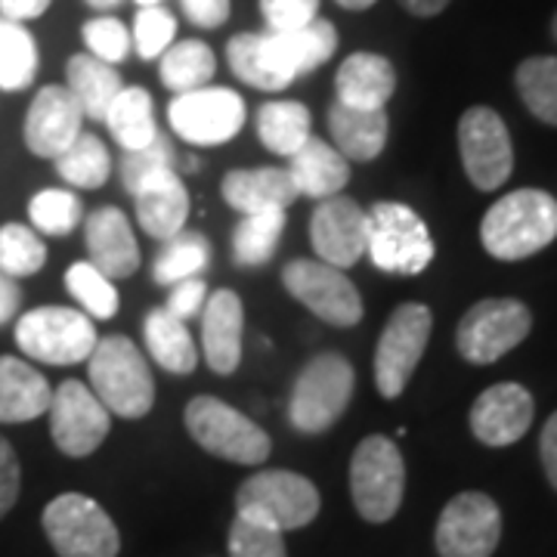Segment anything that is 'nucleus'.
<instances>
[{"mask_svg":"<svg viewBox=\"0 0 557 557\" xmlns=\"http://www.w3.org/2000/svg\"><path fill=\"white\" fill-rule=\"evenodd\" d=\"M338 50V32L329 20H313L298 32L236 35L226 44V60L245 84L258 90H285L298 75L317 72Z\"/></svg>","mask_w":557,"mask_h":557,"instance_id":"obj_1","label":"nucleus"},{"mask_svg":"<svg viewBox=\"0 0 557 557\" xmlns=\"http://www.w3.org/2000/svg\"><path fill=\"white\" fill-rule=\"evenodd\" d=\"M557 239V199L545 189H515L483 214L480 242L496 260H523Z\"/></svg>","mask_w":557,"mask_h":557,"instance_id":"obj_2","label":"nucleus"},{"mask_svg":"<svg viewBox=\"0 0 557 557\" xmlns=\"http://www.w3.org/2000/svg\"><path fill=\"white\" fill-rule=\"evenodd\" d=\"M90 391L100 397L109 416L143 418L156 403V381L137 350V344L124 335L97 341L87 359Z\"/></svg>","mask_w":557,"mask_h":557,"instance_id":"obj_3","label":"nucleus"},{"mask_svg":"<svg viewBox=\"0 0 557 557\" xmlns=\"http://www.w3.org/2000/svg\"><path fill=\"white\" fill-rule=\"evenodd\" d=\"M319 515V490L295 471H258L236 493V518L276 533L300 530Z\"/></svg>","mask_w":557,"mask_h":557,"instance_id":"obj_4","label":"nucleus"},{"mask_svg":"<svg viewBox=\"0 0 557 557\" xmlns=\"http://www.w3.org/2000/svg\"><path fill=\"white\" fill-rule=\"evenodd\" d=\"M357 387V375L347 357L341 354H319L304 369L292 387L288 399V421L300 434H322L329 431L344 409L350 406Z\"/></svg>","mask_w":557,"mask_h":557,"instance_id":"obj_5","label":"nucleus"},{"mask_svg":"<svg viewBox=\"0 0 557 557\" xmlns=\"http://www.w3.org/2000/svg\"><path fill=\"white\" fill-rule=\"evenodd\" d=\"M186 431L205 453L236 465H263L273 453L258 421L218 397H196L186 406Z\"/></svg>","mask_w":557,"mask_h":557,"instance_id":"obj_6","label":"nucleus"},{"mask_svg":"<svg viewBox=\"0 0 557 557\" xmlns=\"http://www.w3.org/2000/svg\"><path fill=\"white\" fill-rule=\"evenodd\" d=\"M372 263L394 276H418L434 260V239L424 220L403 201H379L369 211V245Z\"/></svg>","mask_w":557,"mask_h":557,"instance_id":"obj_7","label":"nucleus"},{"mask_svg":"<svg viewBox=\"0 0 557 557\" xmlns=\"http://www.w3.org/2000/svg\"><path fill=\"white\" fill-rule=\"evenodd\" d=\"M40 523L60 557H119V527L90 496L62 493L44 508Z\"/></svg>","mask_w":557,"mask_h":557,"instance_id":"obj_8","label":"nucleus"},{"mask_svg":"<svg viewBox=\"0 0 557 557\" xmlns=\"http://www.w3.org/2000/svg\"><path fill=\"white\" fill-rule=\"evenodd\" d=\"M350 493L359 518L387 523L403 505L406 461L391 437H366L350 458Z\"/></svg>","mask_w":557,"mask_h":557,"instance_id":"obj_9","label":"nucleus"},{"mask_svg":"<svg viewBox=\"0 0 557 557\" xmlns=\"http://www.w3.org/2000/svg\"><path fill=\"white\" fill-rule=\"evenodd\" d=\"M94 319L72 307H38L16 322V344L28 359L47 366H75L97 347Z\"/></svg>","mask_w":557,"mask_h":557,"instance_id":"obj_10","label":"nucleus"},{"mask_svg":"<svg viewBox=\"0 0 557 557\" xmlns=\"http://www.w3.org/2000/svg\"><path fill=\"white\" fill-rule=\"evenodd\" d=\"M530 329H533V313L523 300H480L458 322V354L474 366H490L505 354H511L530 335Z\"/></svg>","mask_w":557,"mask_h":557,"instance_id":"obj_11","label":"nucleus"},{"mask_svg":"<svg viewBox=\"0 0 557 557\" xmlns=\"http://www.w3.org/2000/svg\"><path fill=\"white\" fill-rule=\"evenodd\" d=\"M431 329L434 317L424 304H403L391 313L375 347V384L387 399H397L412 381Z\"/></svg>","mask_w":557,"mask_h":557,"instance_id":"obj_12","label":"nucleus"},{"mask_svg":"<svg viewBox=\"0 0 557 557\" xmlns=\"http://www.w3.org/2000/svg\"><path fill=\"white\" fill-rule=\"evenodd\" d=\"M458 152L480 193H496L515 171V149L505 121L490 106H474L458 121Z\"/></svg>","mask_w":557,"mask_h":557,"instance_id":"obj_13","label":"nucleus"},{"mask_svg":"<svg viewBox=\"0 0 557 557\" xmlns=\"http://www.w3.org/2000/svg\"><path fill=\"white\" fill-rule=\"evenodd\" d=\"M245 100L230 87H199L180 94L168 106L174 134L193 146H220L233 139L245 124Z\"/></svg>","mask_w":557,"mask_h":557,"instance_id":"obj_14","label":"nucleus"},{"mask_svg":"<svg viewBox=\"0 0 557 557\" xmlns=\"http://www.w3.org/2000/svg\"><path fill=\"white\" fill-rule=\"evenodd\" d=\"M47 416H50V437L62 456L69 458H84L97 453L112 428V416L100 403V397L75 379L62 381L53 391Z\"/></svg>","mask_w":557,"mask_h":557,"instance_id":"obj_15","label":"nucleus"},{"mask_svg":"<svg viewBox=\"0 0 557 557\" xmlns=\"http://www.w3.org/2000/svg\"><path fill=\"white\" fill-rule=\"evenodd\" d=\"M282 285L288 295L300 300L310 313L325 319L329 325L350 329L362 319V298L357 285L341 270L322 260H292L282 270Z\"/></svg>","mask_w":557,"mask_h":557,"instance_id":"obj_16","label":"nucleus"},{"mask_svg":"<svg viewBox=\"0 0 557 557\" xmlns=\"http://www.w3.org/2000/svg\"><path fill=\"white\" fill-rule=\"evenodd\" d=\"M502 539V511L486 493H458L437 520L440 557H493Z\"/></svg>","mask_w":557,"mask_h":557,"instance_id":"obj_17","label":"nucleus"},{"mask_svg":"<svg viewBox=\"0 0 557 557\" xmlns=\"http://www.w3.org/2000/svg\"><path fill=\"white\" fill-rule=\"evenodd\" d=\"M310 242L322 263L347 270L369 245V214L347 196H329L317 205L310 218Z\"/></svg>","mask_w":557,"mask_h":557,"instance_id":"obj_18","label":"nucleus"},{"mask_svg":"<svg viewBox=\"0 0 557 557\" xmlns=\"http://www.w3.org/2000/svg\"><path fill=\"white\" fill-rule=\"evenodd\" d=\"M81 121H84V109L72 97V90L50 84L38 90L25 115V146L38 159L57 161L81 137Z\"/></svg>","mask_w":557,"mask_h":557,"instance_id":"obj_19","label":"nucleus"},{"mask_svg":"<svg viewBox=\"0 0 557 557\" xmlns=\"http://www.w3.org/2000/svg\"><path fill=\"white\" fill-rule=\"evenodd\" d=\"M536 416L533 394L520 384H493L471 406V431L486 446H511L518 443Z\"/></svg>","mask_w":557,"mask_h":557,"instance_id":"obj_20","label":"nucleus"},{"mask_svg":"<svg viewBox=\"0 0 557 557\" xmlns=\"http://www.w3.org/2000/svg\"><path fill=\"white\" fill-rule=\"evenodd\" d=\"M90 263L109 278H131L139 267V245L121 208H100L84 223Z\"/></svg>","mask_w":557,"mask_h":557,"instance_id":"obj_21","label":"nucleus"},{"mask_svg":"<svg viewBox=\"0 0 557 557\" xmlns=\"http://www.w3.org/2000/svg\"><path fill=\"white\" fill-rule=\"evenodd\" d=\"M242 329H245V307L239 295L230 288L208 295L201 307V344L208 366L218 375H233L239 369Z\"/></svg>","mask_w":557,"mask_h":557,"instance_id":"obj_22","label":"nucleus"},{"mask_svg":"<svg viewBox=\"0 0 557 557\" xmlns=\"http://www.w3.org/2000/svg\"><path fill=\"white\" fill-rule=\"evenodd\" d=\"M131 196L137 205L139 226L152 239L168 242L183 233L186 218H189V193L174 168H164L159 174L146 177Z\"/></svg>","mask_w":557,"mask_h":557,"instance_id":"obj_23","label":"nucleus"},{"mask_svg":"<svg viewBox=\"0 0 557 557\" xmlns=\"http://www.w3.org/2000/svg\"><path fill=\"white\" fill-rule=\"evenodd\" d=\"M223 201L239 214H263V211H285L298 199V189L288 171L278 168H255V171H230L220 183Z\"/></svg>","mask_w":557,"mask_h":557,"instance_id":"obj_24","label":"nucleus"},{"mask_svg":"<svg viewBox=\"0 0 557 557\" xmlns=\"http://www.w3.org/2000/svg\"><path fill=\"white\" fill-rule=\"evenodd\" d=\"M338 102L350 109H384L397 90V72L379 53H354L335 75Z\"/></svg>","mask_w":557,"mask_h":557,"instance_id":"obj_25","label":"nucleus"},{"mask_svg":"<svg viewBox=\"0 0 557 557\" xmlns=\"http://www.w3.org/2000/svg\"><path fill=\"white\" fill-rule=\"evenodd\" d=\"M53 399L50 381L32 369V362L16 357H0V421L22 424L47 416Z\"/></svg>","mask_w":557,"mask_h":557,"instance_id":"obj_26","label":"nucleus"},{"mask_svg":"<svg viewBox=\"0 0 557 557\" xmlns=\"http://www.w3.org/2000/svg\"><path fill=\"white\" fill-rule=\"evenodd\" d=\"M288 177L295 183L298 196L329 199L338 196L350 180V161L341 156L325 139L310 137L288 161Z\"/></svg>","mask_w":557,"mask_h":557,"instance_id":"obj_27","label":"nucleus"},{"mask_svg":"<svg viewBox=\"0 0 557 557\" xmlns=\"http://www.w3.org/2000/svg\"><path fill=\"white\" fill-rule=\"evenodd\" d=\"M329 131L344 159L372 161L384 152L391 124L384 109H350L344 102H335L329 109Z\"/></svg>","mask_w":557,"mask_h":557,"instance_id":"obj_28","label":"nucleus"},{"mask_svg":"<svg viewBox=\"0 0 557 557\" xmlns=\"http://www.w3.org/2000/svg\"><path fill=\"white\" fill-rule=\"evenodd\" d=\"M149 357L159 362L161 369H168L171 375H193L199 366V350L193 344V335L186 329V322L168 313L164 307L152 310L143 325Z\"/></svg>","mask_w":557,"mask_h":557,"instance_id":"obj_29","label":"nucleus"},{"mask_svg":"<svg viewBox=\"0 0 557 557\" xmlns=\"http://www.w3.org/2000/svg\"><path fill=\"white\" fill-rule=\"evenodd\" d=\"M65 75H69V90L72 97L81 102L84 109V119L102 121L109 106L115 102L124 84H121V75L109 65V62L97 60L90 53H78L72 57L69 65H65Z\"/></svg>","mask_w":557,"mask_h":557,"instance_id":"obj_30","label":"nucleus"},{"mask_svg":"<svg viewBox=\"0 0 557 557\" xmlns=\"http://www.w3.org/2000/svg\"><path fill=\"white\" fill-rule=\"evenodd\" d=\"M106 124L112 131V137L119 146H124V152H134L149 146L152 139L159 137L156 127V112H152V97L143 87H124L115 102L106 112Z\"/></svg>","mask_w":557,"mask_h":557,"instance_id":"obj_31","label":"nucleus"},{"mask_svg":"<svg viewBox=\"0 0 557 557\" xmlns=\"http://www.w3.org/2000/svg\"><path fill=\"white\" fill-rule=\"evenodd\" d=\"M258 137L270 152L292 159L310 139V109L295 100L263 102L258 109Z\"/></svg>","mask_w":557,"mask_h":557,"instance_id":"obj_32","label":"nucleus"},{"mask_svg":"<svg viewBox=\"0 0 557 557\" xmlns=\"http://www.w3.org/2000/svg\"><path fill=\"white\" fill-rule=\"evenodd\" d=\"M159 72L161 84L180 97V94L208 87V81L218 72V60L205 40H180L161 53Z\"/></svg>","mask_w":557,"mask_h":557,"instance_id":"obj_33","label":"nucleus"},{"mask_svg":"<svg viewBox=\"0 0 557 557\" xmlns=\"http://www.w3.org/2000/svg\"><path fill=\"white\" fill-rule=\"evenodd\" d=\"M285 233V211L248 214L233 233V260L239 267H263L276 255V245Z\"/></svg>","mask_w":557,"mask_h":557,"instance_id":"obj_34","label":"nucleus"},{"mask_svg":"<svg viewBox=\"0 0 557 557\" xmlns=\"http://www.w3.org/2000/svg\"><path fill=\"white\" fill-rule=\"evenodd\" d=\"M208 260H211V242L205 239L201 233L183 230L174 239L164 242L161 255L152 263V278L159 285L171 288V285H177L183 278L199 276L201 270L208 267Z\"/></svg>","mask_w":557,"mask_h":557,"instance_id":"obj_35","label":"nucleus"},{"mask_svg":"<svg viewBox=\"0 0 557 557\" xmlns=\"http://www.w3.org/2000/svg\"><path fill=\"white\" fill-rule=\"evenodd\" d=\"M38 75V44L20 22L0 16V87L25 90Z\"/></svg>","mask_w":557,"mask_h":557,"instance_id":"obj_36","label":"nucleus"},{"mask_svg":"<svg viewBox=\"0 0 557 557\" xmlns=\"http://www.w3.org/2000/svg\"><path fill=\"white\" fill-rule=\"evenodd\" d=\"M57 171L75 189H100L112 174V159H109V149L102 146L100 137L81 134L57 159Z\"/></svg>","mask_w":557,"mask_h":557,"instance_id":"obj_37","label":"nucleus"},{"mask_svg":"<svg viewBox=\"0 0 557 557\" xmlns=\"http://www.w3.org/2000/svg\"><path fill=\"white\" fill-rule=\"evenodd\" d=\"M518 94L539 121L557 127V57H533L518 65Z\"/></svg>","mask_w":557,"mask_h":557,"instance_id":"obj_38","label":"nucleus"},{"mask_svg":"<svg viewBox=\"0 0 557 557\" xmlns=\"http://www.w3.org/2000/svg\"><path fill=\"white\" fill-rule=\"evenodd\" d=\"M65 288L90 319H112L119 313V292L90 260H78L65 270Z\"/></svg>","mask_w":557,"mask_h":557,"instance_id":"obj_39","label":"nucleus"},{"mask_svg":"<svg viewBox=\"0 0 557 557\" xmlns=\"http://www.w3.org/2000/svg\"><path fill=\"white\" fill-rule=\"evenodd\" d=\"M47 263V245L22 223L0 226V273L10 278L35 276Z\"/></svg>","mask_w":557,"mask_h":557,"instance_id":"obj_40","label":"nucleus"},{"mask_svg":"<svg viewBox=\"0 0 557 557\" xmlns=\"http://www.w3.org/2000/svg\"><path fill=\"white\" fill-rule=\"evenodd\" d=\"M28 218L44 236H69L81 223V201L69 189H40L28 201Z\"/></svg>","mask_w":557,"mask_h":557,"instance_id":"obj_41","label":"nucleus"},{"mask_svg":"<svg viewBox=\"0 0 557 557\" xmlns=\"http://www.w3.org/2000/svg\"><path fill=\"white\" fill-rule=\"evenodd\" d=\"M177 35V22L174 13L164 7H143L134 20V47L143 60H156L161 57Z\"/></svg>","mask_w":557,"mask_h":557,"instance_id":"obj_42","label":"nucleus"},{"mask_svg":"<svg viewBox=\"0 0 557 557\" xmlns=\"http://www.w3.org/2000/svg\"><path fill=\"white\" fill-rule=\"evenodd\" d=\"M174 164H177L174 149H171V143L159 134L149 146L134 149V152H124V159H121V183H124L127 193H134L143 180L159 174L164 168H174Z\"/></svg>","mask_w":557,"mask_h":557,"instance_id":"obj_43","label":"nucleus"},{"mask_svg":"<svg viewBox=\"0 0 557 557\" xmlns=\"http://www.w3.org/2000/svg\"><path fill=\"white\" fill-rule=\"evenodd\" d=\"M230 557H288V552L282 533L236 518L230 527Z\"/></svg>","mask_w":557,"mask_h":557,"instance_id":"obj_44","label":"nucleus"},{"mask_svg":"<svg viewBox=\"0 0 557 557\" xmlns=\"http://www.w3.org/2000/svg\"><path fill=\"white\" fill-rule=\"evenodd\" d=\"M84 44L90 47V57L115 65V62L127 60V53H131V32L119 20L100 16V20H90L84 25Z\"/></svg>","mask_w":557,"mask_h":557,"instance_id":"obj_45","label":"nucleus"},{"mask_svg":"<svg viewBox=\"0 0 557 557\" xmlns=\"http://www.w3.org/2000/svg\"><path fill=\"white\" fill-rule=\"evenodd\" d=\"M270 32H298L317 20L319 0H260Z\"/></svg>","mask_w":557,"mask_h":557,"instance_id":"obj_46","label":"nucleus"},{"mask_svg":"<svg viewBox=\"0 0 557 557\" xmlns=\"http://www.w3.org/2000/svg\"><path fill=\"white\" fill-rule=\"evenodd\" d=\"M205 300H208V288H205V282H201L199 276L183 278V282H177V285H171V295H168L164 310L186 322L189 317L201 313Z\"/></svg>","mask_w":557,"mask_h":557,"instance_id":"obj_47","label":"nucleus"},{"mask_svg":"<svg viewBox=\"0 0 557 557\" xmlns=\"http://www.w3.org/2000/svg\"><path fill=\"white\" fill-rule=\"evenodd\" d=\"M22 486L20 458L13 453V446L0 437V518H7V511L16 505Z\"/></svg>","mask_w":557,"mask_h":557,"instance_id":"obj_48","label":"nucleus"},{"mask_svg":"<svg viewBox=\"0 0 557 557\" xmlns=\"http://www.w3.org/2000/svg\"><path fill=\"white\" fill-rule=\"evenodd\" d=\"M180 7L199 28H218L230 20V0H180Z\"/></svg>","mask_w":557,"mask_h":557,"instance_id":"obj_49","label":"nucleus"},{"mask_svg":"<svg viewBox=\"0 0 557 557\" xmlns=\"http://www.w3.org/2000/svg\"><path fill=\"white\" fill-rule=\"evenodd\" d=\"M539 456H542V468H545V478L557 490V412L542 428V437H539Z\"/></svg>","mask_w":557,"mask_h":557,"instance_id":"obj_50","label":"nucleus"},{"mask_svg":"<svg viewBox=\"0 0 557 557\" xmlns=\"http://www.w3.org/2000/svg\"><path fill=\"white\" fill-rule=\"evenodd\" d=\"M47 7H50V0H0V13L10 22L38 20L47 13Z\"/></svg>","mask_w":557,"mask_h":557,"instance_id":"obj_51","label":"nucleus"},{"mask_svg":"<svg viewBox=\"0 0 557 557\" xmlns=\"http://www.w3.org/2000/svg\"><path fill=\"white\" fill-rule=\"evenodd\" d=\"M20 300H22L20 285H16L10 276H3V273H0V325H3L7 319L16 317Z\"/></svg>","mask_w":557,"mask_h":557,"instance_id":"obj_52","label":"nucleus"},{"mask_svg":"<svg viewBox=\"0 0 557 557\" xmlns=\"http://www.w3.org/2000/svg\"><path fill=\"white\" fill-rule=\"evenodd\" d=\"M412 16H437L449 7V0H399Z\"/></svg>","mask_w":557,"mask_h":557,"instance_id":"obj_53","label":"nucleus"},{"mask_svg":"<svg viewBox=\"0 0 557 557\" xmlns=\"http://www.w3.org/2000/svg\"><path fill=\"white\" fill-rule=\"evenodd\" d=\"M344 10H369L375 0H338Z\"/></svg>","mask_w":557,"mask_h":557,"instance_id":"obj_54","label":"nucleus"},{"mask_svg":"<svg viewBox=\"0 0 557 557\" xmlns=\"http://www.w3.org/2000/svg\"><path fill=\"white\" fill-rule=\"evenodd\" d=\"M121 0H87V7H94V10H112V7H119Z\"/></svg>","mask_w":557,"mask_h":557,"instance_id":"obj_55","label":"nucleus"},{"mask_svg":"<svg viewBox=\"0 0 557 557\" xmlns=\"http://www.w3.org/2000/svg\"><path fill=\"white\" fill-rule=\"evenodd\" d=\"M139 7H159L161 0H137Z\"/></svg>","mask_w":557,"mask_h":557,"instance_id":"obj_56","label":"nucleus"},{"mask_svg":"<svg viewBox=\"0 0 557 557\" xmlns=\"http://www.w3.org/2000/svg\"><path fill=\"white\" fill-rule=\"evenodd\" d=\"M552 35H555V40H557V13H555V20H552Z\"/></svg>","mask_w":557,"mask_h":557,"instance_id":"obj_57","label":"nucleus"}]
</instances>
